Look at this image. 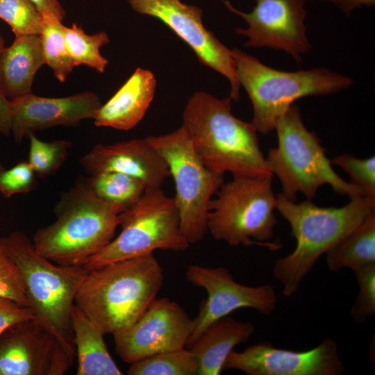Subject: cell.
Listing matches in <instances>:
<instances>
[{"label":"cell","instance_id":"cell-3","mask_svg":"<svg viewBox=\"0 0 375 375\" xmlns=\"http://www.w3.org/2000/svg\"><path fill=\"white\" fill-rule=\"evenodd\" d=\"M276 208L290 225L297 241L293 252L278 259L273 268L284 294L290 297L320 256L375 212V196L352 197L340 208H322L310 199L296 203L281 193L276 196Z\"/></svg>","mask_w":375,"mask_h":375},{"label":"cell","instance_id":"cell-1","mask_svg":"<svg viewBox=\"0 0 375 375\" xmlns=\"http://www.w3.org/2000/svg\"><path fill=\"white\" fill-rule=\"evenodd\" d=\"M183 119L195 152L210 170L228 172L233 177L273 176L256 128L231 113L230 97L197 92L189 99Z\"/></svg>","mask_w":375,"mask_h":375},{"label":"cell","instance_id":"cell-33","mask_svg":"<svg viewBox=\"0 0 375 375\" xmlns=\"http://www.w3.org/2000/svg\"><path fill=\"white\" fill-rule=\"evenodd\" d=\"M36 174L28 161H22L0 174V192L6 198L25 194L36 187Z\"/></svg>","mask_w":375,"mask_h":375},{"label":"cell","instance_id":"cell-11","mask_svg":"<svg viewBox=\"0 0 375 375\" xmlns=\"http://www.w3.org/2000/svg\"><path fill=\"white\" fill-rule=\"evenodd\" d=\"M194 329V320L176 302L155 299L132 324L113 335L115 351L127 363L153 355L184 349Z\"/></svg>","mask_w":375,"mask_h":375},{"label":"cell","instance_id":"cell-10","mask_svg":"<svg viewBox=\"0 0 375 375\" xmlns=\"http://www.w3.org/2000/svg\"><path fill=\"white\" fill-rule=\"evenodd\" d=\"M146 139L165 159L174 179V199L183 235L190 244L202 240L208 232L210 201L224 183V174L203 164L183 125L172 133Z\"/></svg>","mask_w":375,"mask_h":375},{"label":"cell","instance_id":"cell-13","mask_svg":"<svg viewBox=\"0 0 375 375\" xmlns=\"http://www.w3.org/2000/svg\"><path fill=\"white\" fill-rule=\"evenodd\" d=\"M187 280L203 288L208 294L194 320V329L187 347L215 321L228 315L237 309L250 308L267 315L274 311L277 303L274 287L266 284L250 287L237 283L230 271L223 267H207L189 265L185 271Z\"/></svg>","mask_w":375,"mask_h":375},{"label":"cell","instance_id":"cell-4","mask_svg":"<svg viewBox=\"0 0 375 375\" xmlns=\"http://www.w3.org/2000/svg\"><path fill=\"white\" fill-rule=\"evenodd\" d=\"M56 221L37 230L35 251L63 266H83L113 239L119 212L97 198L85 181L65 192L56 207Z\"/></svg>","mask_w":375,"mask_h":375},{"label":"cell","instance_id":"cell-23","mask_svg":"<svg viewBox=\"0 0 375 375\" xmlns=\"http://www.w3.org/2000/svg\"><path fill=\"white\" fill-rule=\"evenodd\" d=\"M328 269L338 272L375 264V212L326 253Z\"/></svg>","mask_w":375,"mask_h":375},{"label":"cell","instance_id":"cell-24","mask_svg":"<svg viewBox=\"0 0 375 375\" xmlns=\"http://www.w3.org/2000/svg\"><path fill=\"white\" fill-rule=\"evenodd\" d=\"M85 181L97 198L120 213L133 206L147 188L140 179L114 172L92 174Z\"/></svg>","mask_w":375,"mask_h":375},{"label":"cell","instance_id":"cell-38","mask_svg":"<svg viewBox=\"0 0 375 375\" xmlns=\"http://www.w3.org/2000/svg\"><path fill=\"white\" fill-rule=\"evenodd\" d=\"M5 47V41L3 37L0 34V54Z\"/></svg>","mask_w":375,"mask_h":375},{"label":"cell","instance_id":"cell-20","mask_svg":"<svg viewBox=\"0 0 375 375\" xmlns=\"http://www.w3.org/2000/svg\"><path fill=\"white\" fill-rule=\"evenodd\" d=\"M253 331L251 323L228 315L208 326L188 346L197 361L198 375L220 374L228 355L235 346L247 342Z\"/></svg>","mask_w":375,"mask_h":375},{"label":"cell","instance_id":"cell-9","mask_svg":"<svg viewBox=\"0 0 375 375\" xmlns=\"http://www.w3.org/2000/svg\"><path fill=\"white\" fill-rule=\"evenodd\" d=\"M119 226L120 233L83 265L88 270L157 249L182 251L190 246L181 230L174 199L161 188H147L133 206L119 213Z\"/></svg>","mask_w":375,"mask_h":375},{"label":"cell","instance_id":"cell-2","mask_svg":"<svg viewBox=\"0 0 375 375\" xmlns=\"http://www.w3.org/2000/svg\"><path fill=\"white\" fill-rule=\"evenodd\" d=\"M163 281L153 253L88 270L75 305L102 333L112 334L134 323L156 299Z\"/></svg>","mask_w":375,"mask_h":375},{"label":"cell","instance_id":"cell-30","mask_svg":"<svg viewBox=\"0 0 375 375\" xmlns=\"http://www.w3.org/2000/svg\"><path fill=\"white\" fill-rule=\"evenodd\" d=\"M0 297L29 307L26 286L22 272L1 245Z\"/></svg>","mask_w":375,"mask_h":375},{"label":"cell","instance_id":"cell-37","mask_svg":"<svg viewBox=\"0 0 375 375\" xmlns=\"http://www.w3.org/2000/svg\"><path fill=\"white\" fill-rule=\"evenodd\" d=\"M328 1L337 6L346 15H349L353 10L361 6L372 7L375 4V0H328Z\"/></svg>","mask_w":375,"mask_h":375},{"label":"cell","instance_id":"cell-19","mask_svg":"<svg viewBox=\"0 0 375 375\" xmlns=\"http://www.w3.org/2000/svg\"><path fill=\"white\" fill-rule=\"evenodd\" d=\"M156 85L151 71L137 68L116 93L101 104L93 119L94 125L122 131L133 128L144 116L153 99Z\"/></svg>","mask_w":375,"mask_h":375},{"label":"cell","instance_id":"cell-8","mask_svg":"<svg viewBox=\"0 0 375 375\" xmlns=\"http://www.w3.org/2000/svg\"><path fill=\"white\" fill-rule=\"evenodd\" d=\"M272 177H233L222 185L208 206V231L215 240L272 251L281 247L278 240L269 241L276 224Z\"/></svg>","mask_w":375,"mask_h":375},{"label":"cell","instance_id":"cell-27","mask_svg":"<svg viewBox=\"0 0 375 375\" xmlns=\"http://www.w3.org/2000/svg\"><path fill=\"white\" fill-rule=\"evenodd\" d=\"M197 361L189 349L159 353L131 364L129 375H197Z\"/></svg>","mask_w":375,"mask_h":375},{"label":"cell","instance_id":"cell-36","mask_svg":"<svg viewBox=\"0 0 375 375\" xmlns=\"http://www.w3.org/2000/svg\"><path fill=\"white\" fill-rule=\"evenodd\" d=\"M0 133L8 135L11 133L10 101L0 90Z\"/></svg>","mask_w":375,"mask_h":375},{"label":"cell","instance_id":"cell-5","mask_svg":"<svg viewBox=\"0 0 375 375\" xmlns=\"http://www.w3.org/2000/svg\"><path fill=\"white\" fill-rule=\"evenodd\" d=\"M0 245L22 272L34 319L76 357L72 313L76 294L88 269L53 262L38 253L22 232L0 238Z\"/></svg>","mask_w":375,"mask_h":375},{"label":"cell","instance_id":"cell-31","mask_svg":"<svg viewBox=\"0 0 375 375\" xmlns=\"http://www.w3.org/2000/svg\"><path fill=\"white\" fill-rule=\"evenodd\" d=\"M359 292L351 307L350 315L357 322H365L375 315V264L367 265L353 270Z\"/></svg>","mask_w":375,"mask_h":375},{"label":"cell","instance_id":"cell-34","mask_svg":"<svg viewBox=\"0 0 375 375\" xmlns=\"http://www.w3.org/2000/svg\"><path fill=\"white\" fill-rule=\"evenodd\" d=\"M30 319L34 315L29 307L0 297V335L12 324Z\"/></svg>","mask_w":375,"mask_h":375},{"label":"cell","instance_id":"cell-26","mask_svg":"<svg viewBox=\"0 0 375 375\" xmlns=\"http://www.w3.org/2000/svg\"><path fill=\"white\" fill-rule=\"evenodd\" d=\"M43 26L40 38L44 65L52 70L54 76L64 83L74 67L68 53L62 22L53 16L42 17Z\"/></svg>","mask_w":375,"mask_h":375},{"label":"cell","instance_id":"cell-17","mask_svg":"<svg viewBox=\"0 0 375 375\" xmlns=\"http://www.w3.org/2000/svg\"><path fill=\"white\" fill-rule=\"evenodd\" d=\"M101 106L99 97L90 91L58 98L31 93L10 101L11 133L15 142L20 144L38 131L94 119Z\"/></svg>","mask_w":375,"mask_h":375},{"label":"cell","instance_id":"cell-28","mask_svg":"<svg viewBox=\"0 0 375 375\" xmlns=\"http://www.w3.org/2000/svg\"><path fill=\"white\" fill-rule=\"evenodd\" d=\"M28 162L36 176L40 178L52 175L65 161L71 142L65 140L46 142L30 134Z\"/></svg>","mask_w":375,"mask_h":375},{"label":"cell","instance_id":"cell-18","mask_svg":"<svg viewBox=\"0 0 375 375\" xmlns=\"http://www.w3.org/2000/svg\"><path fill=\"white\" fill-rule=\"evenodd\" d=\"M80 162L90 175L119 172L140 179L147 188H161L170 176L166 161L146 138L96 144Z\"/></svg>","mask_w":375,"mask_h":375},{"label":"cell","instance_id":"cell-21","mask_svg":"<svg viewBox=\"0 0 375 375\" xmlns=\"http://www.w3.org/2000/svg\"><path fill=\"white\" fill-rule=\"evenodd\" d=\"M44 65L39 35L15 36L0 54V90L10 101L29 94L36 73Z\"/></svg>","mask_w":375,"mask_h":375},{"label":"cell","instance_id":"cell-12","mask_svg":"<svg viewBox=\"0 0 375 375\" xmlns=\"http://www.w3.org/2000/svg\"><path fill=\"white\" fill-rule=\"evenodd\" d=\"M133 10L163 22L194 52L199 62L224 76L230 82V98L238 101L240 85L231 50L207 30L202 10L180 0H126Z\"/></svg>","mask_w":375,"mask_h":375},{"label":"cell","instance_id":"cell-25","mask_svg":"<svg viewBox=\"0 0 375 375\" xmlns=\"http://www.w3.org/2000/svg\"><path fill=\"white\" fill-rule=\"evenodd\" d=\"M62 33L74 67L85 65L100 73L105 72L108 61L100 53L101 47L110 42L105 31L89 35L73 24L70 27L62 24Z\"/></svg>","mask_w":375,"mask_h":375},{"label":"cell","instance_id":"cell-29","mask_svg":"<svg viewBox=\"0 0 375 375\" xmlns=\"http://www.w3.org/2000/svg\"><path fill=\"white\" fill-rule=\"evenodd\" d=\"M0 19L15 36L40 35L43 18L29 0H0Z\"/></svg>","mask_w":375,"mask_h":375},{"label":"cell","instance_id":"cell-39","mask_svg":"<svg viewBox=\"0 0 375 375\" xmlns=\"http://www.w3.org/2000/svg\"><path fill=\"white\" fill-rule=\"evenodd\" d=\"M5 167L0 163V174L5 170Z\"/></svg>","mask_w":375,"mask_h":375},{"label":"cell","instance_id":"cell-6","mask_svg":"<svg viewBox=\"0 0 375 375\" xmlns=\"http://www.w3.org/2000/svg\"><path fill=\"white\" fill-rule=\"evenodd\" d=\"M238 82L253 106V124L267 134L275 129L278 119L298 99L339 92L353 80L326 68L285 72L271 68L256 58L235 48L231 50Z\"/></svg>","mask_w":375,"mask_h":375},{"label":"cell","instance_id":"cell-35","mask_svg":"<svg viewBox=\"0 0 375 375\" xmlns=\"http://www.w3.org/2000/svg\"><path fill=\"white\" fill-rule=\"evenodd\" d=\"M42 17L53 16L62 21L65 17V9L58 0H29Z\"/></svg>","mask_w":375,"mask_h":375},{"label":"cell","instance_id":"cell-32","mask_svg":"<svg viewBox=\"0 0 375 375\" xmlns=\"http://www.w3.org/2000/svg\"><path fill=\"white\" fill-rule=\"evenodd\" d=\"M347 172L351 183L361 188L367 195L375 196V158L360 159L350 154H342L331 160Z\"/></svg>","mask_w":375,"mask_h":375},{"label":"cell","instance_id":"cell-15","mask_svg":"<svg viewBox=\"0 0 375 375\" xmlns=\"http://www.w3.org/2000/svg\"><path fill=\"white\" fill-rule=\"evenodd\" d=\"M74 359L34 319L12 324L0 335V375H62Z\"/></svg>","mask_w":375,"mask_h":375},{"label":"cell","instance_id":"cell-7","mask_svg":"<svg viewBox=\"0 0 375 375\" xmlns=\"http://www.w3.org/2000/svg\"><path fill=\"white\" fill-rule=\"evenodd\" d=\"M275 129L278 145L266 158L273 175L281 183L286 199L296 202L300 192L311 200L323 185L350 198L367 195L359 186L342 179L333 170L317 135L304 126L300 110L292 104L278 119Z\"/></svg>","mask_w":375,"mask_h":375},{"label":"cell","instance_id":"cell-16","mask_svg":"<svg viewBox=\"0 0 375 375\" xmlns=\"http://www.w3.org/2000/svg\"><path fill=\"white\" fill-rule=\"evenodd\" d=\"M223 369H237L248 375H340L344 366L336 342L325 338L318 346L304 351L275 348L267 342L251 345L242 352L233 350Z\"/></svg>","mask_w":375,"mask_h":375},{"label":"cell","instance_id":"cell-22","mask_svg":"<svg viewBox=\"0 0 375 375\" xmlns=\"http://www.w3.org/2000/svg\"><path fill=\"white\" fill-rule=\"evenodd\" d=\"M77 375H122L96 324L74 305L72 313Z\"/></svg>","mask_w":375,"mask_h":375},{"label":"cell","instance_id":"cell-14","mask_svg":"<svg viewBox=\"0 0 375 375\" xmlns=\"http://www.w3.org/2000/svg\"><path fill=\"white\" fill-rule=\"evenodd\" d=\"M306 1L255 0V7L248 13L237 10L228 1H224V3L228 10L248 24V28H238L235 31L248 38L246 47L283 50L301 63V56L311 49L304 22Z\"/></svg>","mask_w":375,"mask_h":375}]
</instances>
